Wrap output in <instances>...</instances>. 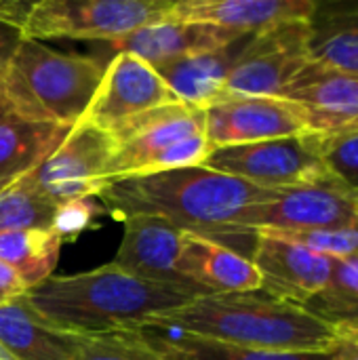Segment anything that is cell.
Instances as JSON below:
<instances>
[{"label": "cell", "mask_w": 358, "mask_h": 360, "mask_svg": "<svg viewBox=\"0 0 358 360\" xmlns=\"http://www.w3.org/2000/svg\"><path fill=\"white\" fill-rule=\"evenodd\" d=\"M276 194L279 190L262 188L207 167H188L112 179L95 198L118 221L131 215L156 217L184 232H194L236 249V243L243 240L236 232L241 215L276 198Z\"/></svg>", "instance_id": "1"}, {"label": "cell", "mask_w": 358, "mask_h": 360, "mask_svg": "<svg viewBox=\"0 0 358 360\" xmlns=\"http://www.w3.org/2000/svg\"><path fill=\"white\" fill-rule=\"evenodd\" d=\"M200 295L196 289L137 278L112 264L80 274H53L25 293L49 323L82 335L141 329Z\"/></svg>", "instance_id": "2"}, {"label": "cell", "mask_w": 358, "mask_h": 360, "mask_svg": "<svg viewBox=\"0 0 358 360\" xmlns=\"http://www.w3.org/2000/svg\"><path fill=\"white\" fill-rule=\"evenodd\" d=\"M146 327L287 352H329L340 340L331 325L306 308L279 302L262 291L200 295L181 308L154 316Z\"/></svg>", "instance_id": "3"}, {"label": "cell", "mask_w": 358, "mask_h": 360, "mask_svg": "<svg viewBox=\"0 0 358 360\" xmlns=\"http://www.w3.org/2000/svg\"><path fill=\"white\" fill-rule=\"evenodd\" d=\"M106 61L93 55L61 53L21 38L0 78L6 108L36 120L76 127L89 110Z\"/></svg>", "instance_id": "4"}, {"label": "cell", "mask_w": 358, "mask_h": 360, "mask_svg": "<svg viewBox=\"0 0 358 360\" xmlns=\"http://www.w3.org/2000/svg\"><path fill=\"white\" fill-rule=\"evenodd\" d=\"M110 137L106 184L131 175L203 167L211 154L205 110L181 101L139 114L110 131Z\"/></svg>", "instance_id": "5"}, {"label": "cell", "mask_w": 358, "mask_h": 360, "mask_svg": "<svg viewBox=\"0 0 358 360\" xmlns=\"http://www.w3.org/2000/svg\"><path fill=\"white\" fill-rule=\"evenodd\" d=\"M175 0H40L32 4L21 36L30 40L114 42L165 21Z\"/></svg>", "instance_id": "6"}, {"label": "cell", "mask_w": 358, "mask_h": 360, "mask_svg": "<svg viewBox=\"0 0 358 360\" xmlns=\"http://www.w3.org/2000/svg\"><path fill=\"white\" fill-rule=\"evenodd\" d=\"M203 167L270 190L312 184L329 175L319 133L217 148L211 150Z\"/></svg>", "instance_id": "7"}, {"label": "cell", "mask_w": 358, "mask_h": 360, "mask_svg": "<svg viewBox=\"0 0 358 360\" xmlns=\"http://www.w3.org/2000/svg\"><path fill=\"white\" fill-rule=\"evenodd\" d=\"M358 219V194L331 175L279 190L276 198L247 209L236 226L243 240L255 243L257 232H308L342 228Z\"/></svg>", "instance_id": "8"}, {"label": "cell", "mask_w": 358, "mask_h": 360, "mask_svg": "<svg viewBox=\"0 0 358 360\" xmlns=\"http://www.w3.org/2000/svg\"><path fill=\"white\" fill-rule=\"evenodd\" d=\"M312 61L308 21H285L249 38L228 80L226 95L281 97Z\"/></svg>", "instance_id": "9"}, {"label": "cell", "mask_w": 358, "mask_h": 360, "mask_svg": "<svg viewBox=\"0 0 358 360\" xmlns=\"http://www.w3.org/2000/svg\"><path fill=\"white\" fill-rule=\"evenodd\" d=\"M112 156L110 133L78 122L63 143L27 177V188L57 207L76 198L95 196L106 186V171Z\"/></svg>", "instance_id": "10"}, {"label": "cell", "mask_w": 358, "mask_h": 360, "mask_svg": "<svg viewBox=\"0 0 358 360\" xmlns=\"http://www.w3.org/2000/svg\"><path fill=\"white\" fill-rule=\"evenodd\" d=\"M211 150L310 133L300 105L283 97L226 95L205 110Z\"/></svg>", "instance_id": "11"}, {"label": "cell", "mask_w": 358, "mask_h": 360, "mask_svg": "<svg viewBox=\"0 0 358 360\" xmlns=\"http://www.w3.org/2000/svg\"><path fill=\"white\" fill-rule=\"evenodd\" d=\"M177 101L156 68L131 53H116L106 65L101 84L82 122L110 133L139 114Z\"/></svg>", "instance_id": "12"}, {"label": "cell", "mask_w": 358, "mask_h": 360, "mask_svg": "<svg viewBox=\"0 0 358 360\" xmlns=\"http://www.w3.org/2000/svg\"><path fill=\"white\" fill-rule=\"evenodd\" d=\"M249 257L260 274L262 293L302 308L323 291L333 270V259L276 232H257Z\"/></svg>", "instance_id": "13"}, {"label": "cell", "mask_w": 358, "mask_h": 360, "mask_svg": "<svg viewBox=\"0 0 358 360\" xmlns=\"http://www.w3.org/2000/svg\"><path fill=\"white\" fill-rule=\"evenodd\" d=\"M302 108L310 133L333 135L358 129V76L310 61L281 93Z\"/></svg>", "instance_id": "14"}, {"label": "cell", "mask_w": 358, "mask_h": 360, "mask_svg": "<svg viewBox=\"0 0 358 360\" xmlns=\"http://www.w3.org/2000/svg\"><path fill=\"white\" fill-rule=\"evenodd\" d=\"M175 272L205 295L249 293L262 285L249 255L194 232L181 236Z\"/></svg>", "instance_id": "15"}, {"label": "cell", "mask_w": 358, "mask_h": 360, "mask_svg": "<svg viewBox=\"0 0 358 360\" xmlns=\"http://www.w3.org/2000/svg\"><path fill=\"white\" fill-rule=\"evenodd\" d=\"M120 221L124 232L116 257L110 262L112 266L150 283L194 289L175 272V259L184 230L171 226L169 221L146 215H131Z\"/></svg>", "instance_id": "16"}, {"label": "cell", "mask_w": 358, "mask_h": 360, "mask_svg": "<svg viewBox=\"0 0 358 360\" xmlns=\"http://www.w3.org/2000/svg\"><path fill=\"white\" fill-rule=\"evenodd\" d=\"M247 34L232 32L226 27L209 25V23H192V21H173L165 19L152 25H146L120 40L103 42L110 51L131 53L152 68H158L169 61H177L196 53L215 51L232 44L234 40Z\"/></svg>", "instance_id": "17"}, {"label": "cell", "mask_w": 358, "mask_h": 360, "mask_svg": "<svg viewBox=\"0 0 358 360\" xmlns=\"http://www.w3.org/2000/svg\"><path fill=\"white\" fill-rule=\"evenodd\" d=\"M317 0H175L167 19L257 34L285 21H308Z\"/></svg>", "instance_id": "18"}, {"label": "cell", "mask_w": 358, "mask_h": 360, "mask_svg": "<svg viewBox=\"0 0 358 360\" xmlns=\"http://www.w3.org/2000/svg\"><path fill=\"white\" fill-rule=\"evenodd\" d=\"M82 340L40 316L25 293L0 306V346L15 360H74Z\"/></svg>", "instance_id": "19"}, {"label": "cell", "mask_w": 358, "mask_h": 360, "mask_svg": "<svg viewBox=\"0 0 358 360\" xmlns=\"http://www.w3.org/2000/svg\"><path fill=\"white\" fill-rule=\"evenodd\" d=\"M74 127L36 120L13 110L0 112V192L36 171Z\"/></svg>", "instance_id": "20"}, {"label": "cell", "mask_w": 358, "mask_h": 360, "mask_svg": "<svg viewBox=\"0 0 358 360\" xmlns=\"http://www.w3.org/2000/svg\"><path fill=\"white\" fill-rule=\"evenodd\" d=\"M251 36L253 34H247L215 51L162 63L156 68V72L181 103L207 110L224 97L226 80Z\"/></svg>", "instance_id": "21"}, {"label": "cell", "mask_w": 358, "mask_h": 360, "mask_svg": "<svg viewBox=\"0 0 358 360\" xmlns=\"http://www.w3.org/2000/svg\"><path fill=\"white\" fill-rule=\"evenodd\" d=\"M308 25L312 61L358 76V0H317Z\"/></svg>", "instance_id": "22"}, {"label": "cell", "mask_w": 358, "mask_h": 360, "mask_svg": "<svg viewBox=\"0 0 358 360\" xmlns=\"http://www.w3.org/2000/svg\"><path fill=\"white\" fill-rule=\"evenodd\" d=\"M150 344L169 360H331L329 352H287V350H262L205 340L186 333L162 331L154 327L139 329Z\"/></svg>", "instance_id": "23"}, {"label": "cell", "mask_w": 358, "mask_h": 360, "mask_svg": "<svg viewBox=\"0 0 358 360\" xmlns=\"http://www.w3.org/2000/svg\"><path fill=\"white\" fill-rule=\"evenodd\" d=\"M63 240L55 230H15L0 232V262L13 270L25 293L57 268Z\"/></svg>", "instance_id": "24"}, {"label": "cell", "mask_w": 358, "mask_h": 360, "mask_svg": "<svg viewBox=\"0 0 358 360\" xmlns=\"http://www.w3.org/2000/svg\"><path fill=\"white\" fill-rule=\"evenodd\" d=\"M310 314L331 325L338 333L358 327V255L333 259V270L319 295L306 306Z\"/></svg>", "instance_id": "25"}, {"label": "cell", "mask_w": 358, "mask_h": 360, "mask_svg": "<svg viewBox=\"0 0 358 360\" xmlns=\"http://www.w3.org/2000/svg\"><path fill=\"white\" fill-rule=\"evenodd\" d=\"M55 215L57 205L21 181L0 192V232L53 230Z\"/></svg>", "instance_id": "26"}, {"label": "cell", "mask_w": 358, "mask_h": 360, "mask_svg": "<svg viewBox=\"0 0 358 360\" xmlns=\"http://www.w3.org/2000/svg\"><path fill=\"white\" fill-rule=\"evenodd\" d=\"M74 360H169L139 331L84 335Z\"/></svg>", "instance_id": "27"}, {"label": "cell", "mask_w": 358, "mask_h": 360, "mask_svg": "<svg viewBox=\"0 0 358 360\" xmlns=\"http://www.w3.org/2000/svg\"><path fill=\"white\" fill-rule=\"evenodd\" d=\"M321 154L327 173L358 194V129L321 135Z\"/></svg>", "instance_id": "28"}, {"label": "cell", "mask_w": 358, "mask_h": 360, "mask_svg": "<svg viewBox=\"0 0 358 360\" xmlns=\"http://www.w3.org/2000/svg\"><path fill=\"white\" fill-rule=\"evenodd\" d=\"M319 255L329 259H344L358 255V219L342 228L308 230V232H276Z\"/></svg>", "instance_id": "29"}, {"label": "cell", "mask_w": 358, "mask_h": 360, "mask_svg": "<svg viewBox=\"0 0 358 360\" xmlns=\"http://www.w3.org/2000/svg\"><path fill=\"white\" fill-rule=\"evenodd\" d=\"M101 213H106V209L101 207V202L95 196H87V198H76V200L63 202V205L57 207L53 230L59 234V238L63 243L65 240H74L82 232L95 228V219Z\"/></svg>", "instance_id": "30"}, {"label": "cell", "mask_w": 358, "mask_h": 360, "mask_svg": "<svg viewBox=\"0 0 358 360\" xmlns=\"http://www.w3.org/2000/svg\"><path fill=\"white\" fill-rule=\"evenodd\" d=\"M21 27L17 25H11V23H2L0 21V78L6 70V63L15 51V46L19 44L21 40Z\"/></svg>", "instance_id": "31"}, {"label": "cell", "mask_w": 358, "mask_h": 360, "mask_svg": "<svg viewBox=\"0 0 358 360\" xmlns=\"http://www.w3.org/2000/svg\"><path fill=\"white\" fill-rule=\"evenodd\" d=\"M34 2H21V0H0V21L21 27L27 13L32 11Z\"/></svg>", "instance_id": "32"}, {"label": "cell", "mask_w": 358, "mask_h": 360, "mask_svg": "<svg viewBox=\"0 0 358 360\" xmlns=\"http://www.w3.org/2000/svg\"><path fill=\"white\" fill-rule=\"evenodd\" d=\"M23 293H25V289H23V285L19 283V278L13 274V270H11L8 266H4V264L0 262V306H4L6 302L19 297V295H23Z\"/></svg>", "instance_id": "33"}, {"label": "cell", "mask_w": 358, "mask_h": 360, "mask_svg": "<svg viewBox=\"0 0 358 360\" xmlns=\"http://www.w3.org/2000/svg\"><path fill=\"white\" fill-rule=\"evenodd\" d=\"M331 360H358V340L352 335H340L338 344L331 348Z\"/></svg>", "instance_id": "34"}, {"label": "cell", "mask_w": 358, "mask_h": 360, "mask_svg": "<svg viewBox=\"0 0 358 360\" xmlns=\"http://www.w3.org/2000/svg\"><path fill=\"white\" fill-rule=\"evenodd\" d=\"M0 360H15V359H13V356H11V354H8V352H6V350L0 346Z\"/></svg>", "instance_id": "35"}, {"label": "cell", "mask_w": 358, "mask_h": 360, "mask_svg": "<svg viewBox=\"0 0 358 360\" xmlns=\"http://www.w3.org/2000/svg\"><path fill=\"white\" fill-rule=\"evenodd\" d=\"M340 335H352L354 340H358V327L357 329H352V331H344V333H340Z\"/></svg>", "instance_id": "36"}, {"label": "cell", "mask_w": 358, "mask_h": 360, "mask_svg": "<svg viewBox=\"0 0 358 360\" xmlns=\"http://www.w3.org/2000/svg\"><path fill=\"white\" fill-rule=\"evenodd\" d=\"M4 110H6V101H4V95L0 91V112H4Z\"/></svg>", "instance_id": "37"}]
</instances>
